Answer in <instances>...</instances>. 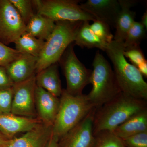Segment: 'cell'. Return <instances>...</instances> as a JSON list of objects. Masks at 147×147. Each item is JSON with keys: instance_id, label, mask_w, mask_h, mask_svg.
<instances>
[{"instance_id": "6da1fadb", "label": "cell", "mask_w": 147, "mask_h": 147, "mask_svg": "<svg viewBox=\"0 0 147 147\" xmlns=\"http://www.w3.org/2000/svg\"><path fill=\"white\" fill-rule=\"evenodd\" d=\"M123 42L113 40L105 52L113 65L114 72L121 92L137 99L147 100V83L135 66L123 55Z\"/></svg>"}, {"instance_id": "7a4b0ae2", "label": "cell", "mask_w": 147, "mask_h": 147, "mask_svg": "<svg viewBox=\"0 0 147 147\" xmlns=\"http://www.w3.org/2000/svg\"><path fill=\"white\" fill-rule=\"evenodd\" d=\"M146 109V100L121 92L112 100L96 108L94 118V135L103 131H113L132 116Z\"/></svg>"}, {"instance_id": "3957f363", "label": "cell", "mask_w": 147, "mask_h": 147, "mask_svg": "<svg viewBox=\"0 0 147 147\" xmlns=\"http://www.w3.org/2000/svg\"><path fill=\"white\" fill-rule=\"evenodd\" d=\"M59 99V108L53 130V135L59 139L96 108L87 95H73L65 89H63Z\"/></svg>"}, {"instance_id": "277c9868", "label": "cell", "mask_w": 147, "mask_h": 147, "mask_svg": "<svg viewBox=\"0 0 147 147\" xmlns=\"http://www.w3.org/2000/svg\"><path fill=\"white\" fill-rule=\"evenodd\" d=\"M92 66L93 69L90 79L92 89L87 96L98 108L112 100L121 92L111 65L98 51L96 53Z\"/></svg>"}, {"instance_id": "5b68a950", "label": "cell", "mask_w": 147, "mask_h": 147, "mask_svg": "<svg viewBox=\"0 0 147 147\" xmlns=\"http://www.w3.org/2000/svg\"><path fill=\"white\" fill-rule=\"evenodd\" d=\"M82 22L60 21L55 23V28L45 41L38 58L36 74L59 62L67 47L74 42L76 30Z\"/></svg>"}, {"instance_id": "8992f818", "label": "cell", "mask_w": 147, "mask_h": 147, "mask_svg": "<svg viewBox=\"0 0 147 147\" xmlns=\"http://www.w3.org/2000/svg\"><path fill=\"white\" fill-rule=\"evenodd\" d=\"M37 13L54 22L94 21L93 16L83 10L76 0H34Z\"/></svg>"}, {"instance_id": "52a82bcc", "label": "cell", "mask_w": 147, "mask_h": 147, "mask_svg": "<svg viewBox=\"0 0 147 147\" xmlns=\"http://www.w3.org/2000/svg\"><path fill=\"white\" fill-rule=\"evenodd\" d=\"M67 83V91L73 95L83 94L85 87L90 84L92 70L86 67L76 57L73 43L67 47L59 61Z\"/></svg>"}, {"instance_id": "ba28073f", "label": "cell", "mask_w": 147, "mask_h": 147, "mask_svg": "<svg viewBox=\"0 0 147 147\" xmlns=\"http://www.w3.org/2000/svg\"><path fill=\"white\" fill-rule=\"evenodd\" d=\"M26 24L9 0H0V42L7 45L26 32Z\"/></svg>"}, {"instance_id": "9c48e42d", "label": "cell", "mask_w": 147, "mask_h": 147, "mask_svg": "<svg viewBox=\"0 0 147 147\" xmlns=\"http://www.w3.org/2000/svg\"><path fill=\"white\" fill-rule=\"evenodd\" d=\"M36 74L21 83L13 84L11 113L26 117L38 118L35 105Z\"/></svg>"}, {"instance_id": "30bf717a", "label": "cell", "mask_w": 147, "mask_h": 147, "mask_svg": "<svg viewBox=\"0 0 147 147\" xmlns=\"http://www.w3.org/2000/svg\"><path fill=\"white\" fill-rule=\"evenodd\" d=\"M96 109L92 110L79 123L61 137L58 147H92L95 142L93 121Z\"/></svg>"}, {"instance_id": "8fae6325", "label": "cell", "mask_w": 147, "mask_h": 147, "mask_svg": "<svg viewBox=\"0 0 147 147\" xmlns=\"http://www.w3.org/2000/svg\"><path fill=\"white\" fill-rule=\"evenodd\" d=\"M80 5L83 10L93 16L96 20L115 28L121 10L118 1L88 0Z\"/></svg>"}, {"instance_id": "7c38bea8", "label": "cell", "mask_w": 147, "mask_h": 147, "mask_svg": "<svg viewBox=\"0 0 147 147\" xmlns=\"http://www.w3.org/2000/svg\"><path fill=\"white\" fill-rule=\"evenodd\" d=\"M53 126L41 123L20 137L8 139L4 147H47Z\"/></svg>"}, {"instance_id": "4fadbf2b", "label": "cell", "mask_w": 147, "mask_h": 147, "mask_svg": "<svg viewBox=\"0 0 147 147\" xmlns=\"http://www.w3.org/2000/svg\"><path fill=\"white\" fill-rule=\"evenodd\" d=\"M35 105L37 117L43 123L53 126L59 108V98L36 85Z\"/></svg>"}, {"instance_id": "5bb4252c", "label": "cell", "mask_w": 147, "mask_h": 147, "mask_svg": "<svg viewBox=\"0 0 147 147\" xmlns=\"http://www.w3.org/2000/svg\"><path fill=\"white\" fill-rule=\"evenodd\" d=\"M41 121L38 118L26 117L11 113H0V133L8 139L16 134L31 130Z\"/></svg>"}, {"instance_id": "9a60e30c", "label": "cell", "mask_w": 147, "mask_h": 147, "mask_svg": "<svg viewBox=\"0 0 147 147\" xmlns=\"http://www.w3.org/2000/svg\"><path fill=\"white\" fill-rule=\"evenodd\" d=\"M37 60L36 57L23 54L5 67L7 74L13 84L24 82L35 74Z\"/></svg>"}, {"instance_id": "2e32d148", "label": "cell", "mask_w": 147, "mask_h": 147, "mask_svg": "<svg viewBox=\"0 0 147 147\" xmlns=\"http://www.w3.org/2000/svg\"><path fill=\"white\" fill-rule=\"evenodd\" d=\"M121 10L116 21L115 33L114 40L124 42L127 33L135 21L136 13L131 10L137 1L133 0H119Z\"/></svg>"}, {"instance_id": "e0dca14e", "label": "cell", "mask_w": 147, "mask_h": 147, "mask_svg": "<svg viewBox=\"0 0 147 147\" xmlns=\"http://www.w3.org/2000/svg\"><path fill=\"white\" fill-rule=\"evenodd\" d=\"M36 84L57 97L62 92L59 72V65L54 64L36 74Z\"/></svg>"}, {"instance_id": "ac0fdd59", "label": "cell", "mask_w": 147, "mask_h": 147, "mask_svg": "<svg viewBox=\"0 0 147 147\" xmlns=\"http://www.w3.org/2000/svg\"><path fill=\"white\" fill-rule=\"evenodd\" d=\"M147 131V109L137 113L113 131L121 139Z\"/></svg>"}, {"instance_id": "d6986e66", "label": "cell", "mask_w": 147, "mask_h": 147, "mask_svg": "<svg viewBox=\"0 0 147 147\" xmlns=\"http://www.w3.org/2000/svg\"><path fill=\"white\" fill-rule=\"evenodd\" d=\"M53 20L38 13H34L26 25V32L33 36L46 41L55 28Z\"/></svg>"}, {"instance_id": "ffe728a7", "label": "cell", "mask_w": 147, "mask_h": 147, "mask_svg": "<svg viewBox=\"0 0 147 147\" xmlns=\"http://www.w3.org/2000/svg\"><path fill=\"white\" fill-rule=\"evenodd\" d=\"M90 26L89 21H82L76 30L74 43L83 48H97L105 52L108 43L96 35Z\"/></svg>"}, {"instance_id": "44dd1931", "label": "cell", "mask_w": 147, "mask_h": 147, "mask_svg": "<svg viewBox=\"0 0 147 147\" xmlns=\"http://www.w3.org/2000/svg\"><path fill=\"white\" fill-rule=\"evenodd\" d=\"M15 50L21 54H27L38 58L45 43L25 32L14 42Z\"/></svg>"}, {"instance_id": "7402d4cb", "label": "cell", "mask_w": 147, "mask_h": 147, "mask_svg": "<svg viewBox=\"0 0 147 147\" xmlns=\"http://www.w3.org/2000/svg\"><path fill=\"white\" fill-rule=\"evenodd\" d=\"M146 36V29L140 22L135 21L127 33L123 42L125 49L139 46Z\"/></svg>"}, {"instance_id": "603a6c76", "label": "cell", "mask_w": 147, "mask_h": 147, "mask_svg": "<svg viewBox=\"0 0 147 147\" xmlns=\"http://www.w3.org/2000/svg\"><path fill=\"white\" fill-rule=\"evenodd\" d=\"M94 136L95 142L92 147H125L122 139L113 131H102Z\"/></svg>"}, {"instance_id": "cb8c5ba5", "label": "cell", "mask_w": 147, "mask_h": 147, "mask_svg": "<svg viewBox=\"0 0 147 147\" xmlns=\"http://www.w3.org/2000/svg\"><path fill=\"white\" fill-rule=\"evenodd\" d=\"M26 25L34 14L31 0H9Z\"/></svg>"}, {"instance_id": "d4e9b609", "label": "cell", "mask_w": 147, "mask_h": 147, "mask_svg": "<svg viewBox=\"0 0 147 147\" xmlns=\"http://www.w3.org/2000/svg\"><path fill=\"white\" fill-rule=\"evenodd\" d=\"M90 26L93 32L104 42L109 43L114 40L110 26L104 22L95 20Z\"/></svg>"}, {"instance_id": "484cf974", "label": "cell", "mask_w": 147, "mask_h": 147, "mask_svg": "<svg viewBox=\"0 0 147 147\" xmlns=\"http://www.w3.org/2000/svg\"><path fill=\"white\" fill-rule=\"evenodd\" d=\"M22 54L0 42V66L6 67Z\"/></svg>"}, {"instance_id": "4316f807", "label": "cell", "mask_w": 147, "mask_h": 147, "mask_svg": "<svg viewBox=\"0 0 147 147\" xmlns=\"http://www.w3.org/2000/svg\"><path fill=\"white\" fill-rule=\"evenodd\" d=\"M125 147H147V131L122 139Z\"/></svg>"}, {"instance_id": "83f0119b", "label": "cell", "mask_w": 147, "mask_h": 147, "mask_svg": "<svg viewBox=\"0 0 147 147\" xmlns=\"http://www.w3.org/2000/svg\"><path fill=\"white\" fill-rule=\"evenodd\" d=\"M13 96V87L0 90V113H11Z\"/></svg>"}, {"instance_id": "f1b7e54d", "label": "cell", "mask_w": 147, "mask_h": 147, "mask_svg": "<svg viewBox=\"0 0 147 147\" xmlns=\"http://www.w3.org/2000/svg\"><path fill=\"white\" fill-rule=\"evenodd\" d=\"M123 55L125 58H128L132 65L136 67L146 60L139 46L125 49Z\"/></svg>"}, {"instance_id": "f546056e", "label": "cell", "mask_w": 147, "mask_h": 147, "mask_svg": "<svg viewBox=\"0 0 147 147\" xmlns=\"http://www.w3.org/2000/svg\"><path fill=\"white\" fill-rule=\"evenodd\" d=\"M13 84L7 74L5 67L0 66V90L10 88L13 87Z\"/></svg>"}, {"instance_id": "4dcf8cb0", "label": "cell", "mask_w": 147, "mask_h": 147, "mask_svg": "<svg viewBox=\"0 0 147 147\" xmlns=\"http://www.w3.org/2000/svg\"><path fill=\"white\" fill-rule=\"evenodd\" d=\"M138 70L143 76L147 77V61H145L137 67Z\"/></svg>"}, {"instance_id": "1f68e13d", "label": "cell", "mask_w": 147, "mask_h": 147, "mask_svg": "<svg viewBox=\"0 0 147 147\" xmlns=\"http://www.w3.org/2000/svg\"><path fill=\"white\" fill-rule=\"evenodd\" d=\"M58 141L59 139L54 136L53 133L47 147H58Z\"/></svg>"}, {"instance_id": "d6a6232c", "label": "cell", "mask_w": 147, "mask_h": 147, "mask_svg": "<svg viewBox=\"0 0 147 147\" xmlns=\"http://www.w3.org/2000/svg\"><path fill=\"white\" fill-rule=\"evenodd\" d=\"M141 24L144 27L145 29L147 30V11H146V12L143 14L142 16V20L141 22Z\"/></svg>"}, {"instance_id": "836d02e7", "label": "cell", "mask_w": 147, "mask_h": 147, "mask_svg": "<svg viewBox=\"0 0 147 147\" xmlns=\"http://www.w3.org/2000/svg\"><path fill=\"white\" fill-rule=\"evenodd\" d=\"M8 139L0 133V147H4Z\"/></svg>"}]
</instances>
